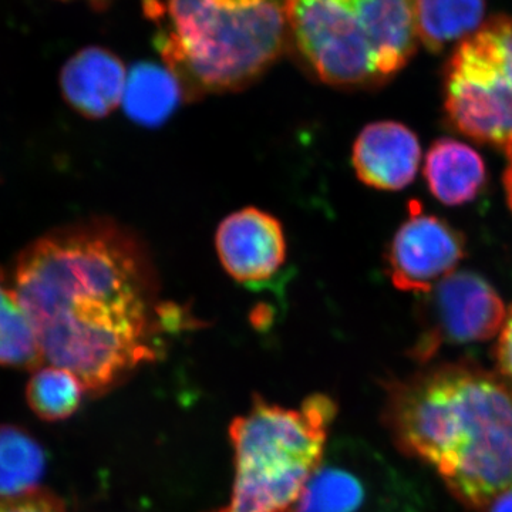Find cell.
Masks as SVG:
<instances>
[{
    "label": "cell",
    "mask_w": 512,
    "mask_h": 512,
    "mask_svg": "<svg viewBox=\"0 0 512 512\" xmlns=\"http://www.w3.org/2000/svg\"><path fill=\"white\" fill-rule=\"evenodd\" d=\"M215 247L227 274L241 284L272 278L286 259L281 222L255 207L228 215L217 229Z\"/></svg>",
    "instance_id": "10"
},
{
    "label": "cell",
    "mask_w": 512,
    "mask_h": 512,
    "mask_svg": "<svg viewBox=\"0 0 512 512\" xmlns=\"http://www.w3.org/2000/svg\"><path fill=\"white\" fill-rule=\"evenodd\" d=\"M336 404L323 394L299 409L256 399L232 421L235 483L228 512H291L325 456Z\"/></svg>",
    "instance_id": "5"
},
{
    "label": "cell",
    "mask_w": 512,
    "mask_h": 512,
    "mask_svg": "<svg viewBox=\"0 0 512 512\" xmlns=\"http://www.w3.org/2000/svg\"><path fill=\"white\" fill-rule=\"evenodd\" d=\"M87 2L92 3L94 6H104L107 2H110V0H87Z\"/></svg>",
    "instance_id": "23"
},
{
    "label": "cell",
    "mask_w": 512,
    "mask_h": 512,
    "mask_svg": "<svg viewBox=\"0 0 512 512\" xmlns=\"http://www.w3.org/2000/svg\"><path fill=\"white\" fill-rule=\"evenodd\" d=\"M397 448L433 468L470 510L512 487V384L476 363L424 367L387 386Z\"/></svg>",
    "instance_id": "2"
},
{
    "label": "cell",
    "mask_w": 512,
    "mask_h": 512,
    "mask_svg": "<svg viewBox=\"0 0 512 512\" xmlns=\"http://www.w3.org/2000/svg\"><path fill=\"white\" fill-rule=\"evenodd\" d=\"M431 291L424 332L412 350L419 362H429L443 345L484 342L503 329L504 303L480 275L453 272Z\"/></svg>",
    "instance_id": "8"
},
{
    "label": "cell",
    "mask_w": 512,
    "mask_h": 512,
    "mask_svg": "<svg viewBox=\"0 0 512 512\" xmlns=\"http://www.w3.org/2000/svg\"><path fill=\"white\" fill-rule=\"evenodd\" d=\"M83 384L72 373L56 366L37 367L29 380L26 399L40 419L64 420L72 416L82 403Z\"/></svg>",
    "instance_id": "18"
},
{
    "label": "cell",
    "mask_w": 512,
    "mask_h": 512,
    "mask_svg": "<svg viewBox=\"0 0 512 512\" xmlns=\"http://www.w3.org/2000/svg\"><path fill=\"white\" fill-rule=\"evenodd\" d=\"M463 256L464 239L456 229L433 215H412L390 245V275L402 291L430 292Z\"/></svg>",
    "instance_id": "9"
},
{
    "label": "cell",
    "mask_w": 512,
    "mask_h": 512,
    "mask_svg": "<svg viewBox=\"0 0 512 512\" xmlns=\"http://www.w3.org/2000/svg\"><path fill=\"white\" fill-rule=\"evenodd\" d=\"M218 512H228L227 510H224V511H218Z\"/></svg>",
    "instance_id": "24"
},
{
    "label": "cell",
    "mask_w": 512,
    "mask_h": 512,
    "mask_svg": "<svg viewBox=\"0 0 512 512\" xmlns=\"http://www.w3.org/2000/svg\"><path fill=\"white\" fill-rule=\"evenodd\" d=\"M127 72L123 62L101 47L76 53L60 74L67 103L89 119H103L123 101Z\"/></svg>",
    "instance_id": "12"
},
{
    "label": "cell",
    "mask_w": 512,
    "mask_h": 512,
    "mask_svg": "<svg viewBox=\"0 0 512 512\" xmlns=\"http://www.w3.org/2000/svg\"><path fill=\"white\" fill-rule=\"evenodd\" d=\"M299 52L322 82L373 87L412 59L416 0H288Z\"/></svg>",
    "instance_id": "4"
},
{
    "label": "cell",
    "mask_w": 512,
    "mask_h": 512,
    "mask_svg": "<svg viewBox=\"0 0 512 512\" xmlns=\"http://www.w3.org/2000/svg\"><path fill=\"white\" fill-rule=\"evenodd\" d=\"M0 512H67L64 505L45 491L0 498Z\"/></svg>",
    "instance_id": "19"
},
{
    "label": "cell",
    "mask_w": 512,
    "mask_h": 512,
    "mask_svg": "<svg viewBox=\"0 0 512 512\" xmlns=\"http://www.w3.org/2000/svg\"><path fill=\"white\" fill-rule=\"evenodd\" d=\"M15 291L43 360L101 393L156 359L157 284L146 249L114 222L69 225L20 254Z\"/></svg>",
    "instance_id": "1"
},
{
    "label": "cell",
    "mask_w": 512,
    "mask_h": 512,
    "mask_svg": "<svg viewBox=\"0 0 512 512\" xmlns=\"http://www.w3.org/2000/svg\"><path fill=\"white\" fill-rule=\"evenodd\" d=\"M183 94V84L170 67L140 63L127 76L124 110L140 126H161L180 106Z\"/></svg>",
    "instance_id": "14"
},
{
    "label": "cell",
    "mask_w": 512,
    "mask_h": 512,
    "mask_svg": "<svg viewBox=\"0 0 512 512\" xmlns=\"http://www.w3.org/2000/svg\"><path fill=\"white\" fill-rule=\"evenodd\" d=\"M484 0H416L419 43L440 52L483 26Z\"/></svg>",
    "instance_id": "15"
},
{
    "label": "cell",
    "mask_w": 512,
    "mask_h": 512,
    "mask_svg": "<svg viewBox=\"0 0 512 512\" xmlns=\"http://www.w3.org/2000/svg\"><path fill=\"white\" fill-rule=\"evenodd\" d=\"M291 512H426L412 481L362 441L339 439Z\"/></svg>",
    "instance_id": "7"
},
{
    "label": "cell",
    "mask_w": 512,
    "mask_h": 512,
    "mask_svg": "<svg viewBox=\"0 0 512 512\" xmlns=\"http://www.w3.org/2000/svg\"><path fill=\"white\" fill-rule=\"evenodd\" d=\"M156 45L184 92H231L268 69L284 47L288 0H148Z\"/></svg>",
    "instance_id": "3"
},
{
    "label": "cell",
    "mask_w": 512,
    "mask_h": 512,
    "mask_svg": "<svg viewBox=\"0 0 512 512\" xmlns=\"http://www.w3.org/2000/svg\"><path fill=\"white\" fill-rule=\"evenodd\" d=\"M43 363L35 328L0 269V365L37 369Z\"/></svg>",
    "instance_id": "17"
},
{
    "label": "cell",
    "mask_w": 512,
    "mask_h": 512,
    "mask_svg": "<svg viewBox=\"0 0 512 512\" xmlns=\"http://www.w3.org/2000/svg\"><path fill=\"white\" fill-rule=\"evenodd\" d=\"M424 175L437 200L446 205H463L483 188L485 165L480 154L467 144L440 138L427 154Z\"/></svg>",
    "instance_id": "13"
},
{
    "label": "cell",
    "mask_w": 512,
    "mask_h": 512,
    "mask_svg": "<svg viewBox=\"0 0 512 512\" xmlns=\"http://www.w3.org/2000/svg\"><path fill=\"white\" fill-rule=\"evenodd\" d=\"M45 468V451L30 434L0 426V498L37 490Z\"/></svg>",
    "instance_id": "16"
},
{
    "label": "cell",
    "mask_w": 512,
    "mask_h": 512,
    "mask_svg": "<svg viewBox=\"0 0 512 512\" xmlns=\"http://www.w3.org/2000/svg\"><path fill=\"white\" fill-rule=\"evenodd\" d=\"M505 151H507L508 163L504 173V188L508 205H510L512 211V147L507 148Z\"/></svg>",
    "instance_id": "22"
},
{
    "label": "cell",
    "mask_w": 512,
    "mask_h": 512,
    "mask_svg": "<svg viewBox=\"0 0 512 512\" xmlns=\"http://www.w3.org/2000/svg\"><path fill=\"white\" fill-rule=\"evenodd\" d=\"M481 512H512V487L497 495Z\"/></svg>",
    "instance_id": "21"
},
{
    "label": "cell",
    "mask_w": 512,
    "mask_h": 512,
    "mask_svg": "<svg viewBox=\"0 0 512 512\" xmlns=\"http://www.w3.org/2000/svg\"><path fill=\"white\" fill-rule=\"evenodd\" d=\"M495 363H497L498 375L512 384V308L508 312L495 346Z\"/></svg>",
    "instance_id": "20"
},
{
    "label": "cell",
    "mask_w": 512,
    "mask_h": 512,
    "mask_svg": "<svg viewBox=\"0 0 512 512\" xmlns=\"http://www.w3.org/2000/svg\"><path fill=\"white\" fill-rule=\"evenodd\" d=\"M421 160L416 134L396 121H379L363 128L353 146L352 163L363 184L382 191L407 187Z\"/></svg>",
    "instance_id": "11"
},
{
    "label": "cell",
    "mask_w": 512,
    "mask_h": 512,
    "mask_svg": "<svg viewBox=\"0 0 512 512\" xmlns=\"http://www.w3.org/2000/svg\"><path fill=\"white\" fill-rule=\"evenodd\" d=\"M444 109L464 136L512 147V16H495L458 43L444 69Z\"/></svg>",
    "instance_id": "6"
}]
</instances>
